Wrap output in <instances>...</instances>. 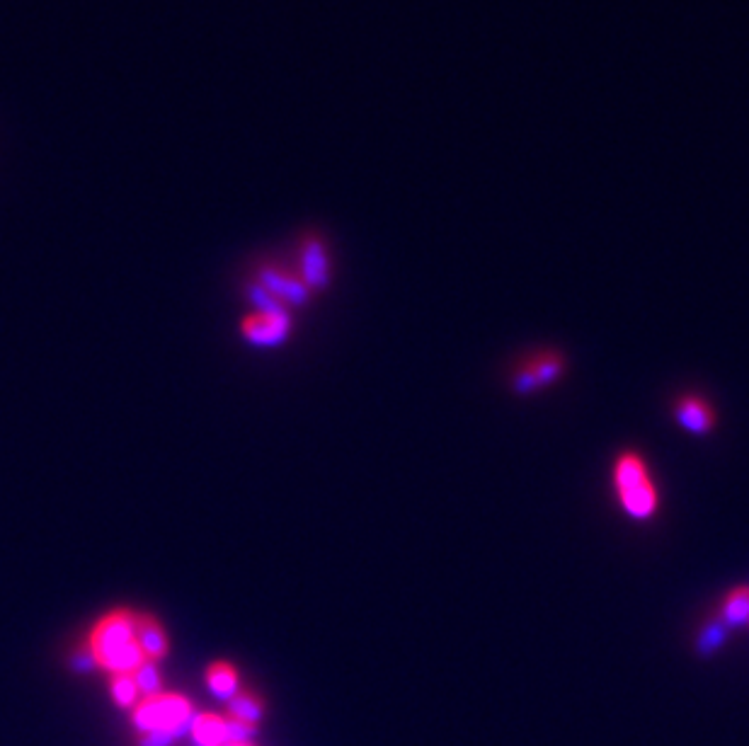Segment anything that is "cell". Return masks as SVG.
<instances>
[{"label": "cell", "instance_id": "3", "mask_svg": "<svg viewBox=\"0 0 749 746\" xmlns=\"http://www.w3.org/2000/svg\"><path fill=\"white\" fill-rule=\"evenodd\" d=\"M192 700L182 693H158V696L141 698L139 705L131 710V722L139 734L148 732H165L170 737L180 739L190 734L194 720Z\"/></svg>", "mask_w": 749, "mask_h": 746}, {"label": "cell", "instance_id": "15", "mask_svg": "<svg viewBox=\"0 0 749 746\" xmlns=\"http://www.w3.org/2000/svg\"><path fill=\"white\" fill-rule=\"evenodd\" d=\"M110 696L119 708L134 710L139 705L141 693L134 684V676L131 674H112L110 676Z\"/></svg>", "mask_w": 749, "mask_h": 746}, {"label": "cell", "instance_id": "7", "mask_svg": "<svg viewBox=\"0 0 749 746\" xmlns=\"http://www.w3.org/2000/svg\"><path fill=\"white\" fill-rule=\"evenodd\" d=\"M294 330L291 313H250L240 323V335L248 344L260 349L282 347Z\"/></svg>", "mask_w": 749, "mask_h": 746}, {"label": "cell", "instance_id": "14", "mask_svg": "<svg viewBox=\"0 0 749 746\" xmlns=\"http://www.w3.org/2000/svg\"><path fill=\"white\" fill-rule=\"evenodd\" d=\"M190 737L197 746H224L226 744V715L197 713L192 720Z\"/></svg>", "mask_w": 749, "mask_h": 746}, {"label": "cell", "instance_id": "9", "mask_svg": "<svg viewBox=\"0 0 749 746\" xmlns=\"http://www.w3.org/2000/svg\"><path fill=\"white\" fill-rule=\"evenodd\" d=\"M134 638L139 650L144 652L146 662L160 664L170 652V640L165 628L160 625L158 618H153L151 613H139L134 611Z\"/></svg>", "mask_w": 749, "mask_h": 746}, {"label": "cell", "instance_id": "6", "mask_svg": "<svg viewBox=\"0 0 749 746\" xmlns=\"http://www.w3.org/2000/svg\"><path fill=\"white\" fill-rule=\"evenodd\" d=\"M253 281H257V284H260L267 294L277 298L279 303H284L289 311L308 306L313 298V291L303 284V279L299 277L296 269H287L272 260L260 262V265L255 267Z\"/></svg>", "mask_w": 749, "mask_h": 746}, {"label": "cell", "instance_id": "4", "mask_svg": "<svg viewBox=\"0 0 749 746\" xmlns=\"http://www.w3.org/2000/svg\"><path fill=\"white\" fill-rule=\"evenodd\" d=\"M565 373H568L565 354L558 349H541L514 366L510 373V390L517 398H534L563 381Z\"/></svg>", "mask_w": 749, "mask_h": 746}, {"label": "cell", "instance_id": "16", "mask_svg": "<svg viewBox=\"0 0 749 746\" xmlns=\"http://www.w3.org/2000/svg\"><path fill=\"white\" fill-rule=\"evenodd\" d=\"M131 676H134V684L139 688L141 698L158 696V693L165 691L163 674H160V667L156 662H144L139 669L131 671Z\"/></svg>", "mask_w": 749, "mask_h": 746}, {"label": "cell", "instance_id": "18", "mask_svg": "<svg viewBox=\"0 0 749 746\" xmlns=\"http://www.w3.org/2000/svg\"><path fill=\"white\" fill-rule=\"evenodd\" d=\"M260 732V727H250L245 722L226 717V744H250Z\"/></svg>", "mask_w": 749, "mask_h": 746}, {"label": "cell", "instance_id": "13", "mask_svg": "<svg viewBox=\"0 0 749 746\" xmlns=\"http://www.w3.org/2000/svg\"><path fill=\"white\" fill-rule=\"evenodd\" d=\"M265 715H267L265 700H262V696H257L255 691H250V688L248 691H238L236 696L226 703V717L245 722V725H250V727H260L262 720H265Z\"/></svg>", "mask_w": 749, "mask_h": 746}, {"label": "cell", "instance_id": "1", "mask_svg": "<svg viewBox=\"0 0 749 746\" xmlns=\"http://www.w3.org/2000/svg\"><path fill=\"white\" fill-rule=\"evenodd\" d=\"M611 487L623 516L636 524H648L660 514V487L640 451H621L616 456L611 468Z\"/></svg>", "mask_w": 749, "mask_h": 746}, {"label": "cell", "instance_id": "10", "mask_svg": "<svg viewBox=\"0 0 749 746\" xmlns=\"http://www.w3.org/2000/svg\"><path fill=\"white\" fill-rule=\"evenodd\" d=\"M716 616L733 633L735 630H749V584H737V587L725 591Z\"/></svg>", "mask_w": 749, "mask_h": 746}, {"label": "cell", "instance_id": "17", "mask_svg": "<svg viewBox=\"0 0 749 746\" xmlns=\"http://www.w3.org/2000/svg\"><path fill=\"white\" fill-rule=\"evenodd\" d=\"M68 669L76 671V674H93V671L97 669V659L93 650L88 647V642H83V645L73 647V652L68 654Z\"/></svg>", "mask_w": 749, "mask_h": 746}, {"label": "cell", "instance_id": "2", "mask_svg": "<svg viewBox=\"0 0 749 746\" xmlns=\"http://www.w3.org/2000/svg\"><path fill=\"white\" fill-rule=\"evenodd\" d=\"M88 647L97 659V669L107 674H131L146 662L134 638V611L117 608L105 613L88 635Z\"/></svg>", "mask_w": 749, "mask_h": 746}, {"label": "cell", "instance_id": "8", "mask_svg": "<svg viewBox=\"0 0 749 746\" xmlns=\"http://www.w3.org/2000/svg\"><path fill=\"white\" fill-rule=\"evenodd\" d=\"M674 422L679 429H684L691 436H708L716 432L718 427V415L716 407L708 403L706 398L699 393H684L674 400Z\"/></svg>", "mask_w": 749, "mask_h": 746}, {"label": "cell", "instance_id": "11", "mask_svg": "<svg viewBox=\"0 0 749 746\" xmlns=\"http://www.w3.org/2000/svg\"><path fill=\"white\" fill-rule=\"evenodd\" d=\"M730 635H733V630H730L728 625L720 621L716 613H713V616H708L706 621L699 625V630H696V638H694L696 657L713 659L716 654L723 652L725 645H728Z\"/></svg>", "mask_w": 749, "mask_h": 746}, {"label": "cell", "instance_id": "5", "mask_svg": "<svg viewBox=\"0 0 749 746\" xmlns=\"http://www.w3.org/2000/svg\"><path fill=\"white\" fill-rule=\"evenodd\" d=\"M296 272L313 296L323 294L333 284V255L328 238L318 231H303L296 243Z\"/></svg>", "mask_w": 749, "mask_h": 746}, {"label": "cell", "instance_id": "12", "mask_svg": "<svg viewBox=\"0 0 749 746\" xmlns=\"http://www.w3.org/2000/svg\"><path fill=\"white\" fill-rule=\"evenodd\" d=\"M209 693L221 703H228L240 691V674L231 662H214L204 671Z\"/></svg>", "mask_w": 749, "mask_h": 746}, {"label": "cell", "instance_id": "19", "mask_svg": "<svg viewBox=\"0 0 749 746\" xmlns=\"http://www.w3.org/2000/svg\"><path fill=\"white\" fill-rule=\"evenodd\" d=\"M224 746H255V744L250 742V744H224Z\"/></svg>", "mask_w": 749, "mask_h": 746}]
</instances>
